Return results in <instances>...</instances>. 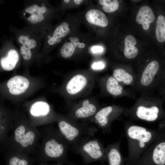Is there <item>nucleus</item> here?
<instances>
[{
  "label": "nucleus",
  "mask_w": 165,
  "mask_h": 165,
  "mask_svg": "<svg viewBox=\"0 0 165 165\" xmlns=\"http://www.w3.org/2000/svg\"><path fill=\"white\" fill-rule=\"evenodd\" d=\"M34 157L39 163L54 161L67 164L68 150L70 146L58 129L52 126L43 128Z\"/></svg>",
  "instance_id": "obj_1"
},
{
  "label": "nucleus",
  "mask_w": 165,
  "mask_h": 165,
  "mask_svg": "<svg viewBox=\"0 0 165 165\" xmlns=\"http://www.w3.org/2000/svg\"><path fill=\"white\" fill-rule=\"evenodd\" d=\"M12 134L4 148H8L35 156L41 136V132L31 125L23 116H14Z\"/></svg>",
  "instance_id": "obj_2"
},
{
  "label": "nucleus",
  "mask_w": 165,
  "mask_h": 165,
  "mask_svg": "<svg viewBox=\"0 0 165 165\" xmlns=\"http://www.w3.org/2000/svg\"><path fill=\"white\" fill-rule=\"evenodd\" d=\"M126 133L130 155L136 158L145 150L154 140L156 135L152 130L135 125L127 127Z\"/></svg>",
  "instance_id": "obj_3"
},
{
  "label": "nucleus",
  "mask_w": 165,
  "mask_h": 165,
  "mask_svg": "<svg viewBox=\"0 0 165 165\" xmlns=\"http://www.w3.org/2000/svg\"><path fill=\"white\" fill-rule=\"evenodd\" d=\"M55 121L57 122L58 130L70 147L83 137H92L97 131L94 126L63 118H56Z\"/></svg>",
  "instance_id": "obj_4"
},
{
  "label": "nucleus",
  "mask_w": 165,
  "mask_h": 165,
  "mask_svg": "<svg viewBox=\"0 0 165 165\" xmlns=\"http://www.w3.org/2000/svg\"><path fill=\"white\" fill-rule=\"evenodd\" d=\"M91 137H83L70 148L75 153L81 156L83 163L86 164L107 160L103 144L98 139Z\"/></svg>",
  "instance_id": "obj_5"
},
{
  "label": "nucleus",
  "mask_w": 165,
  "mask_h": 165,
  "mask_svg": "<svg viewBox=\"0 0 165 165\" xmlns=\"http://www.w3.org/2000/svg\"><path fill=\"white\" fill-rule=\"evenodd\" d=\"M29 121L32 126L37 127L51 123L55 121L51 117V110L46 102L39 101L31 104L28 109Z\"/></svg>",
  "instance_id": "obj_6"
},
{
  "label": "nucleus",
  "mask_w": 165,
  "mask_h": 165,
  "mask_svg": "<svg viewBox=\"0 0 165 165\" xmlns=\"http://www.w3.org/2000/svg\"><path fill=\"white\" fill-rule=\"evenodd\" d=\"M6 165H34L36 161L34 157L10 148H4Z\"/></svg>",
  "instance_id": "obj_7"
},
{
  "label": "nucleus",
  "mask_w": 165,
  "mask_h": 165,
  "mask_svg": "<svg viewBox=\"0 0 165 165\" xmlns=\"http://www.w3.org/2000/svg\"><path fill=\"white\" fill-rule=\"evenodd\" d=\"M113 112V108L108 106L101 109L95 115L93 121L104 133L110 132L111 123L113 119L111 117Z\"/></svg>",
  "instance_id": "obj_8"
},
{
  "label": "nucleus",
  "mask_w": 165,
  "mask_h": 165,
  "mask_svg": "<svg viewBox=\"0 0 165 165\" xmlns=\"http://www.w3.org/2000/svg\"><path fill=\"white\" fill-rule=\"evenodd\" d=\"M14 116L0 109V144L4 148L7 143L9 134L12 130L14 124Z\"/></svg>",
  "instance_id": "obj_9"
},
{
  "label": "nucleus",
  "mask_w": 165,
  "mask_h": 165,
  "mask_svg": "<svg viewBox=\"0 0 165 165\" xmlns=\"http://www.w3.org/2000/svg\"><path fill=\"white\" fill-rule=\"evenodd\" d=\"M30 83L26 77L16 75L11 78L7 82V86L9 93L17 95L24 93L28 88Z\"/></svg>",
  "instance_id": "obj_10"
},
{
  "label": "nucleus",
  "mask_w": 165,
  "mask_h": 165,
  "mask_svg": "<svg viewBox=\"0 0 165 165\" xmlns=\"http://www.w3.org/2000/svg\"><path fill=\"white\" fill-rule=\"evenodd\" d=\"M155 20V16L152 9L147 6H143L140 9L136 17V22L141 24L145 30H147L150 24Z\"/></svg>",
  "instance_id": "obj_11"
},
{
  "label": "nucleus",
  "mask_w": 165,
  "mask_h": 165,
  "mask_svg": "<svg viewBox=\"0 0 165 165\" xmlns=\"http://www.w3.org/2000/svg\"><path fill=\"white\" fill-rule=\"evenodd\" d=\"M159 112V109L156 106L146 107L140 105L137 108L136 114L137 117L141 119L153 122L157 119Z\"/></svg>",
  "instance_id": "obj_12"
},
{
  "label": "nucleus",
  "mask_w": 165,
  "mask_h": 165,
  "mask_svg": "<svg viewBox=\"0 0 165 165\" xmlns=\"http://www.w3.org/2000/svg\"><path fill=\"white\" fill-rule=\"evenodd\" d=\"M119 145L117 143L110 145L105 148V151L109 165H122V157Z\"/></svg>",
  "instance_id": "obj_13"
},
{
  "label": "nucleus",
  "mask_w": 165,
  "mask_h": 165,
  "mask_svg": "<svg viewBox=\"0 0 165 165\" xmlns=\"http://www.w3.org/2000/svg\"><path fill=\"white\" fill-rule=\"evenodd\" d=\"M18 41L22 45L20 48L21 54L25 60H29L32 56L31 50L35 48L37 45L35 40L30 39L24 35H21L18 38Z\"/></svg>",
  "instance_id": "obj_14"
},
{
  "label": "nucleus",
  "mask_w": 165,
  "mask_h": 165,
  "mask_svg": "<svg viewBox=\"0 0 165 165\" xmlns=\"http://www.w3.org/2000/svg\"><path fill=\"white\" fill-rule=\"evenodd\" d=\"M159 67L158 62L156 61H151L147 65L143 72L141 78V82L142 85L147 86L152 83Z\"/></svg>",
  "instance_id": "obj_15"
},
{
  "label": "nucleus",
  "mask_w": 165,
  "mask_h": 165,
  "mask_svg": "<svg viewBox=\"0 0 165 165\" xmlns=\"http://www.w3.org/2000/svg\"><path fill=\"white\" fill-rule=\"evenodd\" d=\"M86 78L79 74L73 77L68 82L66 87L68 92L71 94H76L81 91L86 86Z\"/></svg>",
  "instance_id": "obj_16"
},
{
  "label": "nucleus",
  "mask_w": 165,
  "mask_h": 165,
  "mask_svg": "<svg viewBox=\"0 0 165 165\" xmlns=\"http://www.w3.org/2000/svg\"><path fill=\"white\" fill-rule=\"evenodd\" d=\"M85 17L87 21L92 24L105 27L108 24V20L105 14L98 9H93L89 10L86 13Z\"/></svg>",
  "instance_id": "obj_17"
},
{
  "label": "nucleus",
  "mask_w": 165,
  "mask_h": 165,
  "mask_svg": "<svg viewBox=\"0 0 165 165\" xmlns=\"http://www.w3.org/2000/svg\"><path fill=\"white\" fill-rule=\"evenodd\" d=\"M97 110L95 105L86 99L83 102L82 106L75 110L74 117L77 119H85L95 115Z\"/></svg>",
  "instance_id": "obj_18"
},
{
  "label": "nucleus",
  "mask_w": 165,
  "mask_h": 165,
  "mask_svg": "<svg viewBox=\"0 0 165 165\" xmlns=\"http://www.w3.org/2000/svg\"><path fill=\"white\" fill-rule=\"evenodd\" d=\"M46 10V8L44 6H40L37 5H34L28 7L25 10L26 12L30 14L27 18L28 21L32 24L42 21L44 19L43 14Z\"/></svg>",
  "instance_id": "obj_19"
},
{
  "label": "nucleus",
  "mask_w": 165,
  "mask_h": 165,
  "mask_svg": "<svg viewBox=\"0 0 165 165\" xmlns=\"http://www.w3.org/2000/svg\"><path fill=\"white\" fill-rule=\"evenodd\" d=\"M151 161L155 165L165 164V142H158L152 149L151 155Z\"/></svg>",
  "instance_id": "obj_20"
},
{
  "label": "nucleus",
  "mask_w": 165,
  "mask_h": 165,
  "mask_svg": "<svg viewBox=\"0 0 165 165\" xmlns=\"http://www.w3.org/2000/svg\"><path fill=\"white\" fill-rule=\"evenodd\" d=\"M19 59V54L15 50H10L6 55L2 58L0 60L2 67L7 71L13 69L16 67Z\"/></svg>",
  "instance_id": "obj_21"
},
{
  "label": "nucleus",
  "mask_w": 165,
  "mask_h": 165,
  "mask_svg": "<svg viewBox=\"0 0 165 165\" xmlns=\"http://www.w3.org/2000/svg\"><path fill=\"white\" fill-rule=\"evenodd\" d=\"M85 46V44L80 42L79 38L75 37L71 42H66L63 45L61 49L60 53L64 57L69 58L73 54L76 47L83 48Z\"/></svg>",
  "instance_id": "obj_22"
},
{
  "label": "nucleus",
  "mask_w": 165,
  "mask_h": 165,
  "mask_svg": "<svg viewBox=\"0 0 165 165\" xmlns=\"http://www.w3.org/2000/svg\"><path fill=\"white\" fill-rule=\"evenodd\" d=\"M137 41L132 35H127L125 39V48L124 54L127 58L131 59L135 57L138 53V51L135 45Z\"/></svg>",
  "instance_id": "obj_23"
},
{
  "label": "nucleus",
  "mask_w": 165,
  "mask_h": 165,
  "mask_svg": "<svg viewBox=\"0 0 165 165\" xmlns=\"http://www.w3.org/2000/svg\"><path fill=\"white\" fill-rule=\"evenodd\" d=\"M70 29L68 23L66 22L62 23L61 25L57 26L55 29L53 36L48 41V44L53 45L56 43L58 39L64 37L70 32Z\"/></svg>",
  "instance_id": "obj_24"
},
{
  "label": "nucleus",
  "mask_w": 165,
  "mask_h": 165,
  "mask_svg": "<svg viewBox=\"0 0 165 165\" xmlns=\"http://www.w3.org/2000/svg\"><path fill=\"white\" fill-rule=\"evenodd\" d=\"M113 76L118 82H122L127 85H130L133 80L131 74L121 68L115 69L113 72Z\"/></svg>",
  "instance_id": "obj_25"
},
{
  "label": "nucleus",
  "mask_w": 165,
  "mask_h": 165,
  "mask_svg": "<svg viewBox=\"0 0 165 165\" xmlns=\"http://www.w3.org/2000/svg\"><path fill=\"white\" fill-rule=\"evenodd\" d=\"M106 88L110 94L114 96L119 95L123 91V88L119 82L111 76L109 77L107 80Z\"/></svg>",
  "instance_id": "obj_26"
},
{
  "label": "nucleus",
  "mask_w": 165,
  "mask_h": 165,
  "mask_svg": "<svg viewBox=\"0 0 165 165\" xmlns=\"http://www.w3.org/2000/svg\"><path fill=\"white\" fill-rule=\"evenodd\" d=\"M156 34L158 41L163 42L165 41V18L162 15L159 16L156 21Z\"/></svg>",
  "instance_id": "obj_27"
},
{
  "label": "nucleus",
  "mask_w": 165,
  "mask_h": 165,
  "mask_svg": "<svg viewBox=\"0 0 165 165\" xmlns=\"http://www.w3.org/2000/svg\"><path fill=\"white\" fill-rule=\"evenodd\" d=\"M99 2L100 5L103 6V10L107 13L114 12L119 6V2L116 0H100Z\"/></svg>",
  "instance_id": "obj_28"
},
{
  "label": "nucleus",
  "mask_w": 165,
  "mask_h": 165,
  "mask_svg": "<svg viewBox=\"0 0 165 165\" xmlns=\"http://www.w3.org/2000/svg\"><path fill=\"white\" fill-rule=\"evenodd\" d=\"M105 67V64L102 62H95L92 66V68L94 69H102Z\"/></svg>",
  "instance_id": "obj_29"
},
{
  "label": "nucleus",
  "mask_w": 165,
  "mask_h": 165,
  "mask_svg": "<svg viewBox=\"0 0 165 165\" xmlns=\"http://www.w3.org/2000/svg\"><path fill=\"white\" fill-rule=\"evenodd\" d=\"M92 52L94 53L102 52L103 50L102 47L100 46H95L93 47L91 49Z\"/></svg>",
  "instance_id": "obj_30"
},
{
  "label": "nucleus",
  "mask_w": 165,
  "mask_h": 165,
  "mask_svg": "<svg viewBox=\"0 0 165 165\" xmlns=\"http://www.w3.org/2000/svg\"><path fill=\"white\" fill-rule=\"evenodd\" d=\"M64 164L61 162H57L56 163L52 164H49L47 163H39L38 165H63Z\"/></svg>",
  "instance_id": "obj_31"
},
{
  "label": "nucleus",
  "mask_w": 165,
  "mask_h": 165,
  "mask_svg": "<svg viewBox=\"0 0 165 165\" xmlns=\"http://www.w3.org/2000/svg\"><path fill=\"white\" fill-rule=\"evenodd\" d=\"M74 2L77 5H79L83 1L82 0H74Z\"/></svg>",
  "instance_id": "obj_32"
},
{
  "label": "nucleus",
  "mask_w": 165,
  "mask_h": 165,
  "mask_svg": "<svg viewBox=\"0 0 165 165\" xmlns=\"http://www.w3.org/2000/svg\"><path fill=\"white\" fill-rule=\"evenodd\" d=\"M67 164L68 165H76L75 164H74V163H73L69 161H68Z\"/></svg>",
  "instance_id": "obj_33"
},
{
  "label": "nucleus",
  "mask_w": 165,
  "mask_h": 165,
  "mask_svg": "<svg viewBox=\"0 0 165 165\" xmlns=\"http://www.w3.org/2000/svg\"><path fill=\"white\" fill-rule=\"evenodd\" d=\"M61 38L58 39L57 41V42L59 43L60 42H61Z\"/></svg>",
  "instance_id": "obj_34"
},
{
  "label": "nucleus",
  "mask_w": 165,
  "mask_h": 165,
  "mask_svg": "<svg viewBox=\"0 0 165 165\" xmlns=\"http://www.w3.org/2000/svg\"><path fill=\"white\" fill-rule=\"evenodd\" d=\"M64 2L66 3H68V2H69V1H70V0H64Z\"/></svg>",
  "instance_id": "obj_35"
},
{
  "label": "nucleus",
  "mask_w": 165,
  "mask_h": 165,
  "mask_svg": "<svg viewBox=\"0 0 165 165\" xmlns=\"http://www.w3.org/2000/svg\"><path fill=\"white\" fill-rule=\"evenodd\" d=\"M73 37H71L69 38V39L71 41H72L73 39Z\"/></svg>",
  "instance_id": "obj_36"
}]
</instances>
